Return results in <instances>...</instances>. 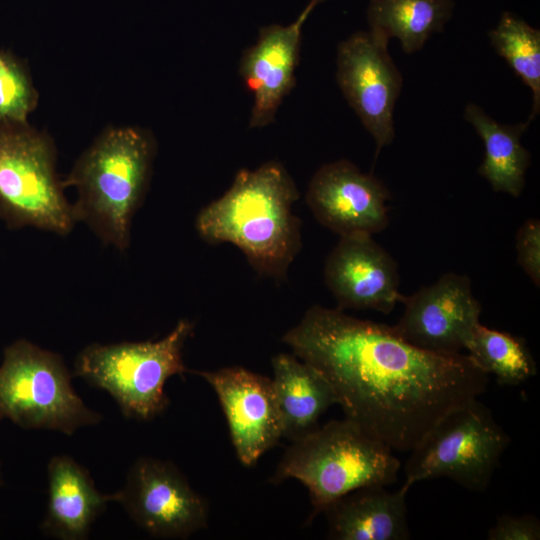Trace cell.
<instances>
[{"label": "cell", "mask_w": 540, "mask_h": 540, "mask_svg": "<svg viewBox=\"0 0 540 540\" xmlns=\"http://www.w3.org/2000/svg\"><path fill=\"white\" fill-rule=\"evenodd\" d=\"M282 340L328 380L345 418L392 451H410L489 383L467 354L421 349L393 326L339 308L312 306Z\"/></svg>", "instance_id": "cell-1"}, {"label": "cell", "mask_w": 540, "mask_h": 540, "mask_svg": "<svg viewBox=\"0 0 540 540\" xmlns=\"http://www.w3.org/2000/svg\"><path fill=\"white\" fill-rule=\"evenodd\" d=\"M298 198L281 163L242 169L221 197L201 209L196 230L210 244L236 246L260 275L282 280L302 247L301 221L292 212Z\"/></svg>", "instance_id": "cell-2"}, {"label": "cell", "mask_w": 540, "mask_h": 540, "mask_svg": "<svg viewBox=\"0 0 540 540\" xmlns=\"http://www.w3.org/2000/svg\"><path fill=\"white\" fill-rule=\"evenodd\" d=\"M155 153L148 132L134 127L103 132L78 159L63 187L74 186L76 221L86 223L105 243L129 246L132 218L146 190Z\"/></svg>", "instance_id": "cell-3"}, {"label": "cell", "mask_w": 540, "mask_h": 540, "mask_svg": "<svg viewBox=\"0 0 540 540\" xmlns=\"http://www.w3.org/2000/svg\"><path fill=\"white\" fill-rule=\"evenodd\" d=\"M400 466L388 446L344 418L292 441L270 481L278 484L292 478L301 482L313 507L311 521L350 491L395 483Z\"/></svg>", "instance_id": "cell-4"}, {"label": "cell", "mask_w": 540, "mask_h": 540, "mask_svg": "<svg viewBox=\"0 0 540 540\" xmlns=\"http://www.w3.org/2000/svg\"><path fill=\"white\" fill-rule=\"evenodd\" d=\"M193 329L182 319L158 341L91 344L78 354L72 375L109 393L126 418L151 420L169 404L167 380L190 372L183 347Z\"/></svg>", "instance_id": "cell-5"}, {"label": "cell", "mask_w": 540, "mask_h": 540, "mask_svg": "<svg viewBox=\"0 0 540 540\" xmlns=\"http://www.w3.org/2000/svg\"><path fill=\"white\" fill-rule=\"evenodd\" d=\"M55 160L45 133L28 121L0 119V216L9 228L70 232L75 219Z\"/></svg>", "instance_id": "cell-6"}, {"label": "cell", "mask_w": 540, "mask_h": 540, "mask_svg": "<svg viewBox=\"0 0 540 540\" xmlns=\"http://www.w3.org/2000/svg\"><path fill=\"white\" fill-rule=\"evenodd\" d=\"M72 376L59 354L26 340L14 342L0 366V418L66 435L97 425L102 415L76 393Z\"/></svg>", "instance_id": "cell-7"}, {"label": "cell", "mask_w": 540, "mask_h": 540, "mask_svg": "<svg viewBox=\"0 0 540 540\" xmlns=\"http://www.w3.org/2000/svg\"><path fill=\"white\" fill-rule=\"evenodd\" d=\"M509 443L490 409L474 399L446 414L409 451L404 483L446 477L483 492Z\"/></svg>", "instance_id": "cell-8"}, {"label": "cell", "mask_w": 540, "mask_h": 540, "mask_svg": "<svg viewBox=\"0 0 540 540\" xmlns=\"http://www.w3.org/2000/svg\"><path fill=\"white\" fill-rule=\"evenodd\" d=\"M112 498L142 530L157 538H187L208 524L206 500L169 461L139 457Z\"/></svg>", "instance_id": "cell-9"}, {"label": "cell", "mask_w": 540, "mask_h": 540, "mask_svg": "<svg viewBox=\"0 0 540 540\" xmlns=\"http://www.w3.org/2000/svg\"><path fill=\"white\" fill-rule=\"evenodd\" d=\"M388 43L369 30L357 31L339 43L336 53L338 86L373 137L376 156L394 140V108L403 83Z\"/></svg>", "instance_id": "cell-10"}, {"label": "cell", "mask_w": 540, "mask_h": 540, "mask_svg": "<svg viewBox=\"0 0 540 540\" xmlns=\"http://www.w3.org/2000/svg\"><path fill=\"white\" fill-rule=\"evenodd\" d=\"M404 311L393 326L407 342L439 354H458L480 323L481 304L468 276L447 272L431 285L402 296Z\"/></svg>", "instance_id": "cell-11"}, {"label": "cell", "mask_w": 540, "mask_h": 540, "mask_svg": "<svg viewBox=\"0 0 540 540\" xmlns=\"http://www.w3.org/2000/svg\"><path fill=\"white\" fill-rule=\"evenodd\" d=\"M216 393L237 458L250 467L282 437L272 379L240 366L192 371Z\"/></svg>", "instance_id": "cell-12"}, {"label": "cell", "mask_w": 540, "mask_h": 540, "mask_svg": "<svg viewBox=\"0 0 540 540\" xmlns=\"http://www.w3.org/2000/svg\"><path fill=\"white\" fill-rule=\"evenodd\" d=\"M389 199L383 182L345 159L322 165L306 192L316 220L340 237L373 236L386 229Z\"/></svg>", "instance_id": "cell-13"}, {"label": "cell", "mask_w": 540, "mask_h": 540, "mask_svg": "<svg viewBox=\"0 0 540 540\" xmlns=\"http://www.w3.org/2000/svg\"><path fill=\"white\" fill-rule=\"evenodd\" d=\"M324 277L341 310L389 314L403 296L396 261L370 235L340 237L326 260Z\"/></svg>", "instance_id": "cell-14"}, {"label": "cell", "mask_w": 540, "mask_h": 540, "mask_svg": "<svg viewBox=\"0 0 540 540\" xmlns=\"http://www.w3.org/2000/svg\"><path fill=\"white\" fill-rule=\"evenodd\" d=\"M315 6L310 0L294 22L261 28L256 43L244 51L239 73L253 94L250 128L272 123L283 99L295 86L302 27Z\"/></svg>", "instance_id": "cell-15"}, {"label": "cell", "mask_w": 540, "mask_h": 540, "mask_svg": "<svg viewBox=\"0 0 540 540\" xmlns=\"http://www.w3.org/2000/svg\"><path fill=\"white\" fill-rule=\"evenodd\" d=\"M383 485L363 486L332 502L325 513L328 537L334 540H407L406 496L403 483L391 492Z\"/></svg>", "instance_id": "cell-16"}, {"label": "cell", "mask_w": 540, "mask_h": 540, "mask_svg": "<svg viewBox=\"0 0 540 540\" xmlns=\"http://www.w3.org/2000/svg\"><path fill=\"white\" fill-rule=\"evenodd\" d=\"M47 477L43 531L62 540L87 538L95 520L113 502L112 494L101 493L88 470L68 455L50 459Z\"/></svg>", "instance_id": "cell-17"}, {"label": "cell", "mask_w": 540, "mask_h": 540, "mask_svg": "<svg viewBox=\"0 0 540 540\" xmlns=\"http://www.w3.org/2000/svg\"><path fill=\"white\" fill-rule=\"evenodd\" d=\"M273 387L282 420V437L295 441L315 430L336 394L323 374L294 354L272 360Z\"/></svg>", "instance_id": "cell-18"}, {"label": "cell", "mask_w": 540, "mask_h": 540, "mask_svg": "<svg viewBox=\"0 0 540 540\" xmlns=\"http://www.w3.org/2000/svg\"><path fill=\"white\" fill-rule=\"evenodd\" d=\"M463 117L484 143L485 155L478 168L479 175L494 191L518 197L524 189L531 161L529 151L521 144V136L530 123H499L472 102L465 106Z\"/></svg>", "instance_id": "cell-19"}, {"label": "cell", "mask_w": 540, "mask_h": 540, "mask_svg": "<svg viewBox=\"0 0 540 540\" xmlns=\"http://www.w3.org/2000/svg\"><path fill=\"white\" fill-rule=\"evenodd\" d=\"M454 7L453 0H369V31L387 41L396 38L412 54L444 29Z\"/></svg>", "instance_id": "cell-20"}, {"label": "cell", "mask_w": 540, "mask_h": 540, "mask_svg": "<svg viewBox=\"0 0 540 540\" xmlns=\"http://www.w3.org/2000/svg\"><path fill=\"white\" fill-rule=\"evenodd\" d=\"M464 350L478 368L494 375L501 385L517 386L537 374L524 339L481 323L472 331Z\"/></svg>", "instance_id": "cell-21"}, {"label": "cell", "mask_w": 540, "mask_h": 540, "mask_svg": "<svg viewBox=\"0 0 540 540\" xmlns=\"http://www.w3.org/2000/svg\"><path fill=\"white\" fill-rule=\"evenodd\" d=\"M488 36L496 53L532 92V110L527 120L530 123L540 111V30L505 11Z\"/></svg>", "instance_id": "cell-22"}, {"label": "cell", "mask_w": 540, "mask_h": 540, "mask_svg": "<svg viewBox=\"0 0 540 540\" xmlns=\"http://www.w3.org/2000/svg\"><path fill=\"white\" fill-rule=\"evenodd\" d=\"M37 101L26 68L10 53L0 51V119L27 121Z\"/></svg>", "instance_id": "cell-23"}, {"label": "cell", "mask_w": 540, "mask_h": 540, "mask_svg": "<svg viewBox=\"0 0 540 540\" xmlns=\"http://www.w3.org/2000/svg\"><path fill=\"white\" fill-rule=\"evenodd\" d=\"M517 262L539 287L540 285V222L538 219L526 220L516 234Z\"/></svg>", "instance_id": "cell-24"}, {"label": "cell", "mask_w": 540, "mask_h": 540, "mask_svg": "<svg viewBox=\"0 0 540 540\" xmlns=\"http://www.w3.org/2000/svg\"><path fill=\"white\" fill-rule=\"evenodd\" d=\"M488 540H539L540 520L532 514L501 515L487 532Z\"/></svg>", "instance_id": "cell-25"}, {"label": "cell", "mask_w": 540, "mask_h": 540, "mask_svg": "<svg viewBox=\"0 0 540 540\" xmlns=\"http://www.w3.org/2000/svg\"><path fill=\"white\" fill-rule=\"evenodd\" d=\"M311 1H313V2L317 5V4H319V3H322V2L325 1V0H311Z\"/></svg>", "instance_id": "cell-26"}]
</instances>
